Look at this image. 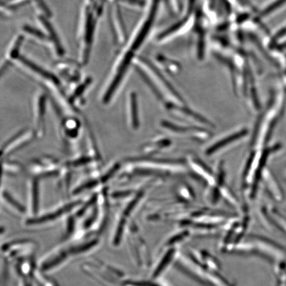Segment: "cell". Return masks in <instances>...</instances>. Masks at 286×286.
I'll list each match as a JSON object with an SVG mask.
<instances>
[{"label":"cell","instance_id":"1","mask_svg":"<svg viewBox=\"0 0 286 286\" xmlns=\"http://www.w3.org/2000/svg\"><path fill=\"white\" fill-rule=\"evenodd\" d=\"M98 239H99L98 236L87 235L86 236L85 241L69 244L65 247L56 250L41 262L40 270L43 273L51 271L59 267L70 258L94 249L99 243Z\"/></svg>","mask_w":286,"mask_h":286},{"label":"cell","instance_id":"2","mask_svg":"<svg viewBox=\"0 0 286 286\" xmlns=\"http://www.w3.org/2000/svg\"><path fill=\"white\" fill-rule=\"evenodd\" d=\"M177 259L180 268L181 267L191 277L205 285L210 286H234L225 278L221 277L219 272L210 271L202 267L190 255L178 256Z\"/></svg>","mask_w":286,"mask_h":286},{"label":"cell","instance_id":"3","mask_svg":"<svg viewBox=\"0 0 286 286\" xmlns=\"http://www.w3.org/2000/svg\"><path fill=\"white\" fill-rule=\"evenodd\" d=\"M163 253L159 258L151 274V279L156 280L161 277L169 266L178 257L177 248H169L161 252Z\"/></svg>","mask_w":286,"mask_h":286},{"label":"cell","instance_id":"4","mask_svg":"<svg viewBox=\"0 0 286 286\" xmlns=\"http://www.w3.org/2000/svg\"><path fill=\"white\" fill-rule=\"evenodd\" d=\"M79 203L68 204V205L63 206V207L60 208V209L52 211L51 213L45 214V215H41V217L27 220L26 221V225L28 226L41 225L49 223V222L55 221V220L59 219L62 216L65 215L68 212L73 209Z\"/></svg>","mask_w":286,"mask_h":286},{"label":"cell","instance_id":"5","mask_svg":"<svg viewBox=\"0 0 286 286\" xmlns=\"http://www.w3.org/2000/svg\"><path fill=\"white\" fill-rule=\"evenodd\" d=\"M199 265L210 270V271L219 272L221 270V265L215 257L204 250L193 251L189 254Z\"/></svg>","mask_w":286,"mask_h":286},{"label":"cell","instance_id":"6","mask_svg":"<svg viewBox=\"0 0 286 286\" xmlns=\"http://www.w3.org/2000/svg\"><path fill=\"white\" fill-rule=\"evenodd\" d=\"M191 232L189 229L182 228L181 231L170 235L165 240V241L164 242L163 245L160 248V252L169 249V248H177V246L179 245L180 244L183 243V242L189 239V238L191 237Z\"/></svg>","mask_w":286,"mask_h":286},{"label":"cell","instance_id":"7","mask_svg":"<svg viewBox=\"0 0 286 286\" xmlns=\"http://www.w3.org/2000/svg\"><path fill=\"white\" fill-rule=\"evenodd\" d=\"M105 286H160L153 282L145 281H133V280H127L123 281L122 283L115 281V277L110 278L109 281L106 283Z\"/></svg>","mask_w":286,"mask_h":286},{"label":"cell","instance_id":"8","mask_svg":"<svg viewBox=\"0 0 286 286\" xmlns=\"http://www.w3.org/2000/svg\"><path fill=\"white\" fill-rule=\"evenodd\" d=\"M246 133H247V131L243 130V131H240L238 133L234 134V135L229 136V137H227V139L220 141L219 143L216 144V145H214L213 147H211L209 150H208L207 152V155H212V153H215V152L217 151V150L221 149V148L225 147V146L227 145L229 143L235 141L236 140L239 139V137H242L243 136H245Z\"/></svg>","mask_w":286,"mask_h":286},{"label":"cell","instance_id":"9","mask_svg":"<svg viewBox=\"0 0 286 286\" xmlns=\"http://www.w3.org/2000/svg\"><path fill=\"white\" fill-rule=\"evenodd\" d=\"M33 279L39 286H59L57 282L51 278L46 277L41 270H35L34 273Z\"/></svg>","mask_w":286,"mask_h":286},{"label":"cell","instance_id":"10","mask_svg":"<svg viewBox=\"0 0 286 286\" xmlns=\"http://www.w3.org/2000/svg\"><path fill=\"white\" fill-rule=\"evenodd\" d=\"M131 107L132 121H133L134 127H137L138 123H139V120H138L137 117V101H136L135 95H131Z\"/></svg>","mask_w":286,"mask_h":286},{"label":"cell","instance_id":"11","mask_svg":"<svg viewBox=\"0 0 286 286\" xmlns=\"http://www.w3.org/2000/svg\"><path fill=\"white\" fill-rule=\"evenodd\" d=\"M4 197H5V199L7 200L8 203H9L10 205L13 206L15 209L18 210V211L21 212V213H23L24 211L23 206H22L21 204L18 203L17 201H15V200L14 199L13 197H11L9 194L5 193V194H4Z\"/></svg>","mask_w":286,"mask_h":286}]
</instances>
